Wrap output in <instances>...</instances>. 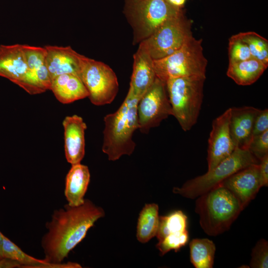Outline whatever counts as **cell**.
Here are the masks:
<instances>
[{
  "instance_id": "1",
  "label": "cell",
  "mask_w": 268,
  "mask_h": 268,
  "mask_svg": "<svg viewBox=\"0 0 268 268\" xmlns=\"http://www.w3.org/2000/svg\"><path fill=\"white\" fill-rule=\"evenodd\" d=\"M104 215L103 208L88 199L78 206L67 204L55 210L46 224L48 231L41 240L44 259L50 263H63L95 222Z\"/></svg>"
},
{
  "instance_id": "2",
  "label": "cell",
  "mask_w": 268,
  "mask_h": 268,
  "mask_svg": "<svg viewBox=\"0 0 268 268\" xmlns=\"http://www.w3.org/2000/svg\"><path fill=\"white\" fill-rule=\"evenodd\" d=\"M139 99L129 89L119 108L104 117L102 149L109 160H117L124 155H130L134 150L133 135L138 128L137 105Z\"/></svg>"
},
{
  "instance_id": "3",
  "label": "cell",
  "mask_w": 268,
  "mask_h": 268,
  "mask_svg": "<svg viewBox=\"0 0 268 268\" xmlns=\"http://www.w3.org/2000/svg\"><path fill=\"white\" fill-rule=\"evenodd\" d=\"M196 199L195 211L199 216L200 226L211 236L229 230L244 209L235 195L220 185Z\"/></svg>"
},
{
  "instance_id": "4",
  "label": "cell",
  "mask_w": 268,
  "mask_h": 268,
  "mask_svg": "<svg viewBox=\"0 0 268 268\" xmlns=\"http://www.w3.org/2000/svg\"><path fill=\"white\" fill-rule=\"evenodd\" d=\"M205 78L179 77L169 79L165 82L172 115L185 132L190 130L197 122L203 100Z\"/></svg>"
},
{
  "instance_id": "5",
  "label": "cell",
  "mask_w": 268,
  "mask_h": 268,
  "mask_svg": "<svg viewBox=\"0 0 268 268\" xmlns=\"http://www.w3.org/2000/svg\"><path fill=\"white\" fill-rule=\"evenodd\" d=\"M183 11L166 0H125L124 12L133 28L134 43L149 37L159 26Z\"/></svg>"
},
{
  "instance_id": "6",
  "label": "cell",
  "mask_w": 268,
  "mask_h": 268,
  "mask_svg": "<svg viewBox=\"0 0 268 268\" xmlns=\"http://www.w3.org/2000/svg\"><path fill=\"white\" fill-rule=\"evenodd\" d=\"M201 43V39L192 36L171 55L153 60L156 77L165 83L169 79L179 77H206L207 61L203 55Z\"/></svg>"
},
{
  "instance_id": "7",
  "label": "cell",
  "mask_w": 268,
  "mask_h": 268,
  "mask_svg": "<svg viewBox=\"0 0 268 268\" xmlns=\"http://www.w3.org/2000/svg\"><path fill=\"white\" fill-rule=\"evenodd\" d=\"M259 162L248 149L236 147L230 155L213 169L188 180L181 187H174L173 192L187 199H195L218 186L236 172Z\"/></svg>"
},
{
  "instance_id": "8",
  "label": "cell",
  "mask_w": 268,
  "mask_h": 268,
  "mask_svg": "<svg viewBox=\"0 0 268 268\" xmlns=\"http://www.w3.org/2000/svg\"><path fill=\"white\" fill-rule=\"evenodd\" d=\"M192 36L191 22L183 11L169 19L140 43L153 60L169 56L179 50Z\"/></svg>"
},
{
  "instance_id": "9",
  "label": "cell",
  "mask_w": 268,
  "mask_h": 268,
  "mask_svg": "<svg viewBox=\"0 0 268 268\" xmlns=\"http://www.w3.org/2000/svg\"><path fill=\"white\" fill-rule=\"evenodd\" d=\"M79 77L88 92V97L95 105L110 104L118 92L115 72L103 62L84 56Z\"/></svg>"
},
{
  "instance_id": "10",
  "label": "cell",
  "mask_w": 268,
  "mask_h": 268,
  "mask_svg": "<svg viewBox=\"0 0 268 268\" xmlns=\"http://www.w3.org/2000/svg\"><path fill=\"white\" fill-rule=\"evenodd\" d=\"M0 76L31 95L46 91L28 66L22 44L0 45Z\"/></svg>"
},
{
  "instance_id": "11",
  "label": "cell",
  "mask_w": 268,
  "mask_h": 268,
  "mask_svg": "<svg viewBox=\"0 0 268 268\" xmlns=\"http://www.w3.org/2000/svg\"><path fill=\"white\" fill-rule=\"evenodd\" d=\"M138 128L147 134L172 115L165 83L156 77L155 81L139 100L137 105Z\"/></svg>"
},
{
  "instance_id": "12",
  "label": "cell",
  "mask_w": 268,
  "mask_h": 268,
  "mask_svg": "<svg viewBox=\"0 0 268 268\" xmlns=\"http://www.w3.org/2000/svg\"><path fill=\"white\" fill-rule=\"evenodd\" d=\"M231 111V108L228 109L212 122L208 141L207 171L230 155L235 148L230 131Z\"/></svg>"
},
{
  "instance_id": "13",
  "label": "cell",
  "mask_w": 268,
  "mask_h": 268,
  "mask_svg": "<svg viewBox=\"0 0 268 268\" xmlns=\"http://www.w3.org/2000/svg\"><path fill=\"white\" fill-rule=\"evenodd\" d=\"M219 185L232 192L245 208L262 188L259 163L251 164L240 170Z\"/></svg>"
},
{
  "instance_id": "14",
  "label": "cell",
  "mask_w": 268,
  "mask_h": 268,
  "mask_svg": "<svg viewBox=\"0 0 268 268\" xmlns=\"http://www.w3.org/2000/svg\"><path fill=\"white\" fill-rule=\"evenodd\" d=\"M46 64L51 79L63 74H72L79 77L84 56L69 46L46 45ZM80 78V77H79Z\"/></svg>"
},
{
  "instance_id": "15",
  "label": "cell",
  "mask_w": 268,
  "mask_h": 268,
  "mask_svg": "<svg viewBox=\"0 0 268 268\" xmlns=\"http://www.w3.org/2000/svg\"><path fill=\"white\" fill-rule=\"evenodd\" d=\"M63 126L66 159L71 165L79 163L85 154L84 135L87 126L77 115L66 117Z\"/></svg>"
},
{
  "instance_id": "16",
  "label": "cell",
  "mask_w": 268,
  "mask_h": 268,
  "mask_svg": "<svg viewBox=\"0 0 268 268\" xmlns=\"http://www.w3.org/2000/svg\"><path fill=\"white\" fill-rule=\"evenodd\" d=\"M230 131L236 147L247 149L252 139L255 118L260 111L252 106L231 108Z\"/></svg>"
},
{
  "instance_id": "17",
  "label": "cell",
  "mask_w": 268,
  "mask_h": 268,
  "mask_svg": "<svg viewBox=\"0 0 268 268\" xmlns=\"http://www.w3.org/2000/svg\"><path fill=\"white\" fill-rule=\"evenodd\" d=\"M156 76L153 67V60L145 48L139 43L134 55L133 70L130 88L139 98L152 86Z\"/></svg>"
},
{
  "instance_id": "18",
  "label": "cell",
  "mask_w": 268,
  "mask_h": 268,
  "mask_svg": "<svg viewBox=\"0 0 268 268\" xmlns=\"http://www.w3.org/2000/svg\"><path fill=\"white\" fill-rule=\"evenodd\" d=\"M90 180L88 167L80 163L71 165L65 181V196L67 204L76 206L83 204Z\"/></svg>"
},
{
  "instance_id": "19",
  "label": "cell",
  "mask_w": 268,
  "mask_h": 268,
  "mask_svg": "<svg viewBox=\"0 0 268 268\" xmlns=\"http://www.w3.org/2000/svg\"><path fill=\"white\" fill-rule=\"evenodd\" d=\"M50 90L63 104L88 97V92L81 79L72 74H63L55 77L51 81Z\"/></svg>"
},
{
  "instance_id": "20",
  "label": "cell",
  "mask_w": 268,
  "mask_h": 268,
  "mask_svg": "<svg viewBox=\"0 0 268 268\" xmlns=\"http://www.w3.org/2000/svg\"><path fill=\"white\" fill-rule=\"evenodd\" d=\"M268 66L253 58L238 62H229L226 74L239 85H249L260 78Z\"/></svg>"
},
{
  "instance_id": "21",
  "label": "cell",
  "mask_w": 268,
  "mask_h": 268,
  "mask_svg": "<svg viewBox=\"0 0 268 268\" xmlns=\"http://www.w3.org/2000/svg\"><path fill=\"white\" fill-rule=\"evenodd\" d=\"M22 48L29 68L45 90H50L51 79L46 64L45 48L26 44Z\"/></svg>"
},
{
  "instance_id": "22",
  "label": "cell",
  "mask_w": 268,
  "mask_h": 268,
  "mask_svg": "<svg viewBox=\"0 0 268 268\" xmlns=\"http://www.w3.org/2000/svg\"><path fill=\"white\" fill-rule=\"evenodd\" d=\"M159 207L154 203L145 204L140 211L136 227V238L142 243L156 236L159 225Z\"/></svg>"
},
{
  "instance_id": "23",
  "label": "cell",
  "mask_w": 268,
  "mask_h": 268,
  "mask_svg": "<svg viewBox=\"0 0 268 268\" xmlns=\"http://www.w3.org/2000/svg\"><path fill=\"white\" fill-rule=\"evenodd\" d=\"M190 262L196 268H212L216 247L207 238H195L189 243Z\"/></svg>"
},
{
  "instance_id": "24",
  "label": "cell",
  "mask_w": 268,
  "mask_h": 268,
  "mask_svg": "<svg viewBox=\"0 0 268 268\" xmlns=\"http://www.w3.org/2000/svg\"><path fill=\"white\" fill-rule=\"evenodd\" d=\"M2 258L15 261L22 268H50L51 263L45 259L35 258L24 252L18 246L2 234Z\"/></svg>"
},
{
  "instance_id": "25",
  "label": "cell",
  "mask_w": 268,
  "mask_h": 268,
  "mask_svg": "<svg viewBox=\"0 0 268 268\" xmlns=\"http://www.w3.org/2000/svg\"><path fill=\"white\" fill-rule=\"evenodd\" d=\"M188 218L181 210L174 211L165 216H159V225L156 234L158 241L166 236L188 231Z\"/></svg>"
},
{
  "instance_id": "26",
  "label": "cell",
  "mask_w": 268,
  "mask_h": 268,
  "mask_svg": "<svg viewBox=\"0 0 268 268\" xmlns=\"http://www.w3.org/2000/svg\"><path fill=\"white\" fill-rule=\"evenodd\" d=\"M249 47L253 58L268 66V41L259 34L252 31L236 34Z\"/></svg>"
},
{
  "instance_id": "27",
  "label": "cell",
  "mask_w": 268,
  "mask_h": 268,
  "mask_svg": "<svg viewBox=\"0 0 268 268\" xmlns=\"http://www.w3.org/2000/svg\"><path fill=\"white\" fill-rule=\"evenodd\" d=\"M188 241L189 233L186 231L166 236L158 242L156 247L159 251L160 254L163 256L171 250L179 251L187 244Z\"/></svg>"
},
{
  "instance_id": "28",
  "label": "cell",
  "mask_w": 268,
  "mask_h": 268,
  "mask_svg": "<svg viewBox=\"0 0 268 268\" xmlns=\"http://www.w3.org/2000/svg\"><path fill=\"white\" fill-rule=\"evenodd\" d=\"M228 46L229 62H238L252 58L247 45L236 34L229 38Z\"/></svg>"
},
{
  "instance_id": "29",
  "label": "cell",
  "mask_w": 268,
  "mask_h": 268,
  "mask_svg": "<svg viewBox=\"0 0 268 268\" xmlns=\"http://www.w3.org/2000/svg\"><path fill=\"white\" fill-rule=\"evenodd\" d=\"M250 267L252 268H268V242L260 239L252 249Z\"/></svg>"
},
{
  "instance_id": "30",
  "label": "cell",
  "mask_w": 268,
  "mask_h": 268,
  "mask_svg": "<svg viewBox=\"0 0 268 268\" xmlns=\"http://www.w3.org/2000/svg\"><path fill=\"white\" fill-rule=\"evenodd\" d=\"M248 149L259 161L268 154V130L254 137Z\"/></svg>"
},
{
  "instance_id": "31",
  "label": "cell",
  "mask_w": 268,
  "mask_h": 268,
  "mask_svg": "<svg viewBox=\"0 0 268 268\" xmlns=\"http://www.w3.org/2000/svg\"><path fill=\"white\" fill-rule=\"evenodd\" d=\"M268 130V110H260L256 116L253 126L252 138Z\"/></svg>"
},
{
  "instance_id": "32",
  "label": "cell",
  "mask_w": 268,
  "mask_h": 268,
  "mask_svg": "<svg viewBox=\"0 0 268 268\" xmlns=\"http://www.w3.org/2000/svg\"><path fill=\"white\" fill-rule=\"evenodd\" d=\"M259 173L262 187L268 186V154L260 160Z\"/></svg>"
},
{
  "instance_id": "33",
  "label": "cell",
  "mask_w": 268,
  "mask_h": 268,
  "mask_svg": "<svg viewBox=\"0 0 268 268\" xmlns=\"http://www.w3.org/2000/svg\"><path fill=\"white\" fill-rule=\"evenodd\" d=\"M21 267V264L15 261L5 258L0 260V268H20Z\"/></svg>"
},
{
  "instance_id": "34",
  "label": "cell",
  "mask_w": 268,
  "mask_h": 268,
  "mask_svg": "<svg viewBox=\"0 0 268 268\" xmlns=\"http://www.w3.org/2000/svg\"><path fill=\"white\" fill-rule=\"evenodd\" d=\"M174 6L182 7L184 6L187 0H166Z\"/></svg>"
},
{
  "instance_id": "35",
  "label": "cell",
  "mask_w": 268,
  "mask_h": 268,
  "mask_svg": "<svg viewBox=\"0 0 268 268\" xmlns=\"http://www.w3.org/2000/svg\"><path fill=\"white\" fill-rule=\"evenodd\" d=\"M2 234L0 232V260L3 259L2 255Z\"/></svg>"
}]
</instances>
